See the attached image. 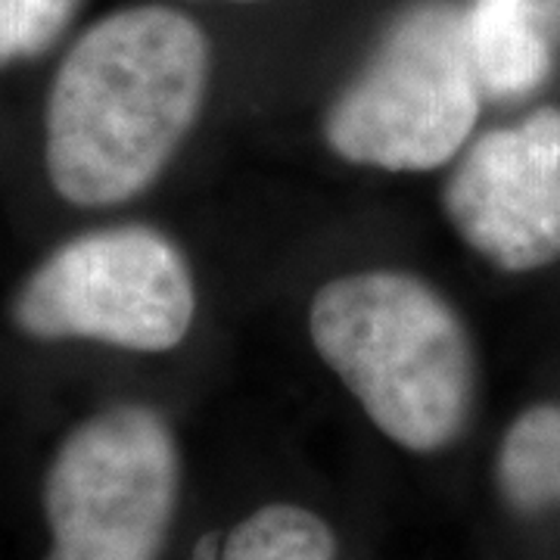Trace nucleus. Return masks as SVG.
<instances>
[{
  "label": "nucleus",
  "instance_id": "nucleus-1",
  "mask_svg": "<svg viewBox=\"0 0 560 560\" xmlns=\"http://www.w3.org/2000/svg\"><path fill=\"white\" fill-rule=\"evenodd\" d=\"M212 50L187 13L140 3L97 20L50 84L44 160L72 206H119L160 178L190 138Z\"/></svg>",
  "mask_w": 560,
  "mask_h": 560
},
{
  "label": "nucleus",
  "instance_id": "nucleus-2",
  "mask_svg": "<svg viewBox=\"0 0 560 560\" xmlns=\"http://www.w3.org/2000/svg\"><path fill=\"white\" fill-rule=\"evenodd\" d=\"M308 337L383 436L418 455L460 440L477 399L474 342L452 302L408 271L327 280Z\"/></svg>",
  "mask_w": 560,
  "mask_h": 560
},
{
  "label": "nucleus",
  "instance_id": "nucleus-3",
  "mask_svg": "<svg viewBox=\"0 0 560 560\" xmlns=\"http://www.w3.org/2000/svg\"><path fill=\"white\" fill-rule=\"evenodd\" d=\"M480 106L464 10L420 0L389 22L359 75L330 103L324 138L352 165L433 172L464 150Z\"/></svg>",
  "mask_w": 560,
  "mask_h": 560
},
{
  "label": "nucleus",
  "instance_id": "nucleus-4",
  "mask_svg": "<svg viewBox=\"0 0 560 560\" xmlns=\"http://www.w3.org/2000/svg\"><path fill=\"white\" fill-rule=\"evenodd\" d=\"M10 315L32 340H91L153 355L190 334L197 287L162 231L119 224L57 246L25 278Z\"/></svg>",
  "mask_w": 560,
  "mask_h": 560
},
{
  "label": "nucleus",
  "instance_id": "nucleus-5",
  "mask_svg": "<svg viewBox=\"0 0 560 560\" xmlns=\"http://www.w3.org/2000/svg\"><path fill=\"white\" fill-rule=\"evenodd\" d=\"M178 495L180 452L160 411L103 408L62 440L47 470V560H162Z\"/></svg>",
  "mask_w": 560,
  "mask_h": 560
},
{
  "label": "nucleus",
  "instance_id": "nucleus-6",
  "mask_svg": "<svg viewBox=\"0 0 560 560\" xmlns=\"http://www.w3.org/2000/svg\"><path fill=\"white\" fill-rule=\"evenodd\" d=\"M442 206L460 241L501 271L560 261V109L482 135L455 165Z\"/></svg>",
  "mask_w": 560,
  "mask_h": 560
},
{
  "label": "nucleus",
  "instance_id": "nucleus-7",
  "mask_svg": "<svg viewBox=\"0 0 560 560\" xmlns=\"http://www.w3.org/2000/svg\"><path fill=\"white\" fill-rule=\"evenodd\" d=\"M464 25L482 94L517 101L548 81L560 54V0H470Z\"/></svg>",
  "mask_w": 560,
  "mask_h": 560
},
{
  "label": "nucleus",
  "instance_id": "nucleus-8",
  "mask_svg": "<svg viewBox=\"0 0 560 560\" xmlns=\"http://www.w3.org/2000/svg\"><path fill=\"white\" fill-rule=\"evenodd\" d=\"M499 486L508 504L523 514L560 504V405H533L508 427Z\"/></svg>",
  "mask_w": 560,
  "mask_h": 560
},
{
  "label": "nucleus",
  "instance_id": "nucleus-9",
  "mask_svg": "<svg viewBox=\"0 0 560 560\" xmlns=\"http://www.w3.org/2000/svg\"><path fill=\"white\" fill-rule=\"evenodd\" d=\"M219 560H337V536L300 504H265L224 539Z\"/></svg>",
  "mask_w": 560,
  "mask_h": 560
},
{
  "label": "nucleus",
  "instance_id": "nucleus-10",
  "mask_svg": "<svg viewBox=\"0 0 560 560\" xmlns=\"http://www.w3.org/2000/svg\"><path fill=\"white\" fill-rule=\"evenodd\" d=\"M79 7L81 0H0V66L50 50Z\"/></svg>",
  "mask_w": 560,
  "mask_h": 560
},
{
  "label": "nucleus",
  "instance_id": "nucleus-11",
  "mask_svg": "<svg viewBox=\"0 0 560 560\" xmlns=\"http://www.w3.org/2000/svg\"><path fill=\"white\" fill-rule=\"evenodd\" d=\"M243 3H249V0H243Z\"/></svg>",
  "mask_w": 560,
  "mask_h": 560
}]
</instances>
